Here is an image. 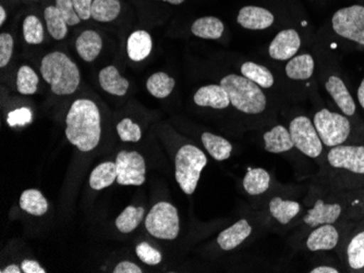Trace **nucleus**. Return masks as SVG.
Segmentation results:
<instances>
[{
    "label": "nucleus",
    "mask_w": 364,
    "mask_h": 273,
    "mask_svg": "<svg viewBox=\"0 0 364 273\" xmlns=\"http://www.w3.org/2000/svg\"><path fill=\"white\" fill-rule=\"evenodd\" d=\"M145 228L155 238L166 240H175L180 230L177 208L166 201L157 203L145 219Z\"/></svg>",
    "instance_id": "obj_6"
},
{
    "label": "nucleus",
    "mask_w": 364,
    "mask_h": 273,
    "mask_svg": "<svg viewBox=\"0 0 364 273\" xmlns=\"http://www.w3.org/2000/svg\"><path fill=\"white\" fill-rule=\"evenodd\" d=\"M224 30V23L216 17L200 18L191 26L193 35L204 40H218L222 38Z\"/></svg>",
    "instance_id": "obj_24"
},
{
    "label": "nucleus",
    "mask_w": 364,
    "mask_h": 273,
    "mask_svg": "<svg viewBox=\"0 0 364 273\" xmlns=\"http://www.w3.org/2000/svg\"><path fill=\"white\" fill-rule=\"evenodd\" d=\"M241 73L243 77L251 79L262 89H271L275 83L273 73L269 71V69L259 65V63L252 62V61L242 63Z\"/></svg>",
    "instance_id": "obj_28"
},
{
    "label": "nucleus",
    "mask_w": 364,
    "mask_h": 273,
    "mask_svg": "<svg viewBox=\"0 0 364 273\" xmlns=\"http://www.w3.org/2000/svg\"><path fill=\"white\" fill-rule=\"evenodd\" d=\"M136 255L139 258L142 260L144 264H150V266H155L159 264L163 260L161 252L156 248L152 247L150 244L141 243L136 246Z\"/></svg>",
    "instance_id": "obj_38"
},
{
    "label": "nucleus",
    "mask_w": 364,
    "mask_h": 273,
    "mask_svg": "<svg viewBox=\"0 0 364 273\" xmlns=\"http://www.w3.org/2000/svg\"><path fill=\"white\" fill-rule=\"evenodd\" d=\"M202 143L208 154L218 162H224L230 157L232 145L230 142L222 136L205 132L201 136Z\"/></svg>",
    "instance_id": "obj_26"
},
{
    "label": "nucleus",
    "mask_w": 364,
    "mask_h": 273,
    "mask_svg": "<svg viewBox=\"0 0 364 273\" xmlns=\"http://www.w3.org/2000/svg\"><path fill=\"white\" fill-rule=\"evenodd\" d=\"M338 240L339 233L336 228L333 224H323L311 232L306 240V247L311 252L332 250L336 247Z\"/></svg>",
    "instance_id": "obj_16"
},
{
    "label": "nucleus",
    "mask_w": 364,
    "mask_h": 273,
    "mask_svg": "<svg viewBox=\"0 0 364 273\" xmlns=\"http://www.w3.org/2000/svg\"><path fill=\"white\" fill-rule=\"evenodd\" d=\"M301 47V38L294 28L280 30L269 46L272 59L278 61L290 60Z\"/></svg>",
    "instance_id": "obj_11"
},
{
    "label": "nucleus",
    "mask_w": 364,
    "mask_h": 273,
    "mask_svg": "<svg viewBox=\"0 0 364 273\" xmlns=\"http://www.w3.org/2000/svg\"><path fill=\"white\" fill-rule=\"evenodd\" d=\"M289 132L294 147L310 158H318L323 152V143L316 126L306 116L291 120Z\"/></svg>",
    "instance_id": "obj_8"
},
{
    "label": "nucleus",
    "mask_w": 364,
    "mask_h": 273,
    "mask_svg": "<svg viewBox=\"0 0 364 273\" xmlns=\"http://www.w3.org/2000/svg\"><path fill=\"white\" fill-rule=\"evenodd\" d=\"M116 180H117L116 162H103L92 171L90 177V186L95 191H101L110 186Z\"/></svg>",
    "instance_id": "obj_27"
},
{
    "label": "nucleus",
    "mask_w": 364,
    "mask_h": 273,
    "mask_svg": "<svg viewBox=\"0 0 364 273\" xmlns=\"http://www.w3.org/2000/svg\"><path fill=\"white\" fill-rule=\"evenodd\" d=\"M285 71L289 79L296 81L309 79L314 72V59L309 54L292 57L286 65Z\"/></svg>",
    "instance_id": "obj_23"
},
{
    "label": "nucleus",
    "mask_w": 364,
    "mask_h": 273,
    "mask_svg": "<svg viewBox=\"0 0 364 273\" xmlns=\"http://www.w3.org/2000/svg\"><path fill=\"white\" fill-rule=\"evenodd\" d=\"M252 233V227L245 219L238 222L220 232L218 238V245L224 250H231L238 247Z\"/></svg>",
    "instance_id": "obj_17"
},
{
    "label": "nucleus",
    "mask_w": 364,
    "mask_h": 273,
    "mask_svg": "<svg viewBox=\"0 0 364 273\" xmlns=\"http://www.w3.org/2000/svg\"><path fill=\"white\" fill-rule=\"evenodd\" d=\"M347 258L349 266L353 270L364 268V231L351 238L347 247Z\"/></svg>",
    "instance_id": "obj_35"
},
{
    "label": "nucleus",
    "mask_w": 364,
    "mask_h": 273,
    "mask_svg": "<svg viewBox=\"0 0 364 273\" xmlns=\"http://www.w3.org/2000/svg\"><path fill=\"white\" fill-rule=\"evenodd\" d=\"M43 79L50 85L56 95H71L80 85V71L67 55L50 52L43 58L41 65Z\"/></svg>",
    "instance_id": "obj_2"
},
{
    "label": "nucleus",
    "mask_w": 364,
    "mask_h": 273,
    "mask_svg": "<svg viewBox=\"0 0 364 273\" xmlns=\"http://www.w3.org/2000/svg\"><path fill=\"white\" fill-rule=\"evenodd\" d=\"M98 81L102 89L112 95L124 96L128 91L129 81L120 75L116 67L108 66L104 68L98 75Z\"/></svg>",
    "instance_id": "obj_21"
},
{
    "label": "nucleus",
    "mask_w": 364,
    "mask_h": 273,
    "mask_svg": "<svg viewBox=\"0 0 364 273\" xmlns=\"http://www.w3.org/2000/svg\"><path fill=\"white\" fill-rule=\"evenodd\" d=\"M21 270L22 269H20L16 264H10L7 268L4 269L1 273H20L22 272Z\"/></svg>",
    "instance_id": "obj_47"
},
{
    "label": "nucleus",
    "mask_w": 364,
    "mask_h": 273,
    "mask_svg": "<svg viewBox=\"0 0 364 273\" xmlns=\"http://www.w3.org/2000/svg\"><path fill=\"white\" fill-rule=\"evenodd\" d=\"M45 21L47 30L50 36L57 40H63L68 33V23L65 21L56 6H49L44 11Z\"/></svg>",
    "instance_id": "obj_30"
},
{
    "label": "nucleus",
    "mask_w": 364,
    "mask_h": 273,
    "mask_svg": "<svg viewBox=\"0 0 364 273\" xmlns=\"http://www.w3.org/2000/svg\"><path fill=\"white\" fill-rule=\"evenodd\" d=\"M193 99L200 107L225 109L230 105L228 94L222 85L210 84L200 87L194 94Z\"/></svg>",
    "instance_id": "obj_14"
},
{
    "label": "nucleus",
    "mask_w": 364,
    "mask_h": 273,
    "mask_svg": "<svg viewBox=\"0 0 364 273\" xmlns=\"http://www.w3.org/2000/svg\"><path fill=\"white\" fill-rule=\"evenodd\" d=\"M32 111L28 108H19L8 113L7 123L9 126H24L32 122Z\"/></svg>",
    "instance_id": "obj_39"
},
{
    "label": "nucleus",
    "mask_w": 364,
    "mask_h": 273,
    "mask_svg": "<svg viewBox=\"0 0 364 273\" xmlns=\"http://www.w3.org/2000/svg\"><path fill=\"white\" fill-rule=\"evenodd\" d=\"M14 38L10 34L3 33L0 35V67L7 66L14 52Z\"/></svg>",
    "instance_id": "obj_41"
},
{
    "label": "nucleus",
    "mask_w": 364,
    "mask_h": 273,
    "mask_svg": "<svg viewBox=\"0 0 364 273\" xmlns=\"http://www.w3.org/2000/svg\"><path fill=\"white\" fill-rule=\"evenodd\" d=\"M153 42L146 30H136L129 36L127 42V52L132 61H142L150 56L152 52Z\"/></svg>",
    "instance_id": "obj_20"
},
{
    "label": "nucleus",
    "mask_w": 364,
    "mask_h": 273,
    "mask_svg": "<svg viewBox=\"0 0 364 273\" xmlns=\"http://www.w3.org/2000/svg\"><path fill=\"white\" fill-rule=\"evenodd\" d=\"M103 40L95 30H85L75 42V50L83 60L92 62L101 54Z\"/></svg>",
    "instance_id": "obj_19"
},
{
    "label": "nucleus",
    "mask_w": 364,
    "mask_h": 273,
    "mask_svg": "<svg viewBox=\"0 0 364 273\" xmlns=\"http://www.w3.org/2000/svg\"><path fill=\"white\" fill-rule=\"evenodd\" d=\"M243 189L251 196L263 194L271 186V175L265 169L247 168L243 179Z\"/></svg>",
    "instance_id": "obj_22"
},
{
    "label": "nucleus",
    "mask_w": 364,
    "mask_h": 273,
    "mask_svg": "<svg viewBox=\"0 0 364 273\" xmlns=\"http://www.w3.org/2000/svg\"><path fill=\"white\" fill-rule=\"evenodd\" d=\"M327 93L332 96L339 109L347 116H353L355 112V104L350 91H348L341 77L332 75L325 83Z\"/></svg>",
    "instance_id": "obj_15"
},
{
    "label": "nucleus",
    "mask_w": 364,
    "mask_h": 273,
    "mask_svg": "<svg viewBox=\"0 0 364 273\" xmlns=\"http://www.w3.org/2000/svg\"><path fill=\"white\" fill-rule=\"evenodd\" d=\"M275 17L269 10L257 6H245L239 11L237 22L247 30H259L271 28Z\"/></svg>",
    "instance_id": "obj_12"
},
{
    "label": "nucleus",
    "mask_w": 364,
    "mask_h": 273,
    "mask_svg": "<svg viewBox=\"0 0 364 273\" xmlns=\"http://www.w3.org/2000/svg\"><path fill=\"white\" fill-rule=\"evenodd\" d=\"M311 273H338L339 271L337 270L336 268H333V267L328 266H320L316 267V268H313L312 270L310 271Z\"/></svg>",
    "instance_id": "obj_45"
},
{
    "label": "nucleus",
    "mask_w": 364,
    "mask_h": 273,
    "mask_svg": "<svg viewBox=\"0 0 364 273\" xmlns=\"http://www.w3.org/2000/svg\"><path fill=\"white\" fill-rule=\"evenodd\" d=\"M175 79L167 73L157 72L147 79L146 89L156 99H166L175 89Z\"/></svg>",
    "instance_id": "obj_31"
},
{
    "label": "nucleus",
    "mask_w": 364,
    "mask_h": 273,
    "mask_svg": "<svg viewBox=\"0 0 364 273\" xmlns=\"http://www.w3.org/2000/svg\"><path fill=\"white\" fill-rule=\"evenodd\" d=\"M116 167L118 184L140 186L145 182L146 166L139 152L122 150L116 158Z\"/></svg>",
    "instance_id": "obj_9"
},
{
    "label": "nucleus",
    "mask_w": 364,
    "mask_h": 273,
    "mask_svg": "<svg viewBox=\"0 0 364 273\" xmlns=\"http://www.w3.org/2000/svg\"><path fill=\"white\" fill-rule=\"evenodd\" d=\"M6 19H7V12H6L5 8L1 6L0 7V26L5 23Z\"/></svg>",
    "instance_id": "obj_48"
},
{
    "label": "nucleus",
    "mask_w": 364,
    "mask_h": 273,
    "mask_svg": "<svg viewBox=\"0 0 364 273\" xmlns=\"http://www.w3.org/2000/svg\"><path fill=\"white\" fill-rule=\"evenodd\" d=\"M20 207L30 215L41 217L48 211V203L38 189H26L20 197Z\"/></svg>",
    "instance_id": "obj_29"
},
{
    "label": "nucleus",
    "mask_w": 364,
    "mask_h": 273,
    "mask_svg": "<svg viewBox=\"0 0 364 273\" xmlns=\"http://www.w3.org/2000/svg\"><path fill=\"white\" fill-rule=\"evenodd\" d=\"M120 10L119 0H93L92 18L98 22H112L117 19Z\"/></svg>",
    "instance_id": "obj_32"
},
{
    "label": "nucleus",
    "mask_w": 364,
    "mask_h": 273,
    "mask_svg": "<svg viewBox=\"0 0 364 273\" xmlns=\"http://www.w3.org/2000/svg\"><path fill=\"white\" fill-rule=\"evenodd\" d=\"M117 132L124 142H139L142 138L140 126L129 118L122 120L118 123Z\"/></svg>",
    "instance_id": "obj_37"
},
{
    "label": "nucleus",
    "mask_w": 364,
    "mask_h": 273,
    "mask_svg": "<svg viewBox=\"0 0 364 273\" xmlns=\"http://www.w3.org/2000/svg\"><path fill=\"white\" fill-rule=\"evenodd\" d=\"M24 40L28 44L38 45L44 40V28L36 16H28L23 21Z\"/></svg>",
    "instance_id": "obj_36"
},
{
    "label": "nucleus",
    "mask_w": 364,
    "mask_h": 273,
    "mask_svg": "<svg viewBox=\"0 0 364 273\" xmlns=\"http://www.w3.org/2000/svg\"><path fill=\"white\" fill-rule=\"evenodd\" d=\"M265 150L272 154H282L289 152L294 147L289 130L284 126H274L272 130L267 131L263 136Z\"/></svg>",
    "instance_id": "obj_18"
},
{
    "label": "nucleus",
    "mask_w": 364,
    "mask_h": 273,
    "mask_svg": "<svg viewBox=\"0 0 364 273\" xmlns=\"http://www.w3.org/2000/svg\"><path fill=\"white\" fill-rule=\"evenodd\" d=\"M144 217V208L129 206L116 219V227L122 233H130L136 230Z\"/></svg>",
    "instance_id": "obj_33"
},
{
    "label": "nucleus",
    "mask_w": 364,
    "mask_h": 273,
    "mask_svg": "<svg viewBox=\"0 0 364 273\" xmlns=\"http://www.w3.org/2000/svg\"><path fill=\"white\" fill-rule=\"evenodd\" d=\"M176 181L186 194H193L201 177L202 170L208 165V158L200 148L193 145L182 146L175 159Z\"/></svg>",
    "instance_id": "obj_4"
},
{
    "label": "nucleus",
    "mask_w": 364,
    "mask_h": 273,
    "mask_svg": "<svg viewBox=\"0 0 364 273\" xmlns=\"http://www.w3.org/2000/svg\"><path fill=\"white\" fill-rule=\"evenodd\" d=\"M73 7H75L80 19L85 20V21L91 19L93 0H73Z\"/></svg>",
    "instance_id": "obj_42"
},
{
    "label": "nucleus",
    "mask_w": 364,
    "mask_h": 273,
    "mask_svg": "<svg viewBox=\"0 0 364 273\" xmlns=\"http://www.w3.org/2000/svg\"><path fill=\"white\" fill-rule=\"evenodd\" d=\"M220 85L228 94L231 105L247 115H259L265 110L267 99L259 85L237 74L223 77Z\"/></svg>",
    "instance_id": "obj_3"
},
{
    "label": "nucleus",
    "mask_w": 364,
    "mask_h": 273,
    "mask_svg": "<svg viewBox=\"0 0 364 273\" xmlns=\"http://www.w3.org/2000/svg\"><path fill=\"white\" fill-rule=\"evenodd\" d=\"M22 271L24 273H45L46 271L40 266L38 262L34 260H24L21 264Z\"/></svg>",
    "instance_id": "obj_44"
},
{
    "label": "nucleus",
    "mask_w": 364,
    "mask_h": 273,
    "mask_svg": "<svg viewBox=\"0 0 364 273\" xmlns=\"http://www.w3.org/2000/svg\"><path fill=\"white\" fill-rule=\"evenodd\" d=\"M163 1L171 4V5H181L185 0H163Z\"/></svg>",
    "instance_id": "obj_49"
},
{
    "label": "nucleus",
    "mask_w": 364,
    "mask_h": 273,
    "mask_svg": "<svg viewBox=\"0 0 364 273\" xmlns=\"http://www.w3.org/2000/svg\"><path fill=\"white\" fill-rule=\"evenodd\" d=\"M38 77L31 67L22 66L16 75V89L22 95H33L38 91Z\"/></svg>",
    "instance_id": "obj_34"
},
{
    "label": "nucleus",
    "mask_w": 364,
    "mask_h": 273,
    "mask_svg": "<svg viewBox=\"0 0 364 273\" xmlns=\"http://www.w3.org/2000/svg\"><path fill=\"white\" fill-rule=\"evenodd\" d=\"M269 213L280 224L290 223L300 213V204L294 201H285L280 197H274L269 201Z\"/></svg>",
    "instance_id": "obj_25"
},
{
    "label": "nucleus",
    "mask_w": 364,
    "mask_h": 273,
    "mask_svg": "<svg viewBox=\"0 0 364 273\" xmlns=\"http://www.w3.org/2000/svg\"><path fill=\"white\" fill-rule=\"evenodd\" d=\"M341 207L338 204H325L322 199L316 201V205L304 217V222L309 227L316 228L323 224H333L339 219Z\"/></svg>",
    "instance_id": "obj_13"
},
{
    "label": "nucleus",
    "mask_w": 364,
    "mask_h": 273,
    "mask_svg": "<svg viewBox=\"0 0 364 273\" xmlns=\"http://www.w3.org/2000/svg\"><path fill=\"white\" fill-rule=\"evenodd\" d=\"M358 101H359L360 106L364 109V79H362L361 84L358 89Z\"/></svg>",
    "instance_id": "obj_46"
},
{
    "label": "nucleus",
    "mask_w": 364,
    "mask_h": 273,
    "mask_svg": "<svg viewBox=\"0 0 364 273\" xmlns=\"http://www.w3.org/2000/svg\"><path fill=\"white\" fill-rule=\"evenodd\" d=\"M313 124L327 147L343 145L350 135L351 126L347 117L325 108L316 112Z\"/></svg>",
    "instance_id": "obj_5"
},
{
    "label": "nucleus",
    "mask_w": 364,
    "mask_h": 273,
    "mask_svg": "<svg viewBox=\"0 0 364 273\" xmlns=\"http://www.w3.org/2000/svg\"><path fill=\"white\" fill-rule=\"evenodd\" d=\"M56 8L63 14L68 26H77L81 21L73 7V0H56Z\"/></svg>",
    "instance_id": "obj_40"
},
{
    "label": "nucleus",
    "mask_w": 364,
    "mask_h": 273,
    "mask_svg": "<svg viewBox=\"0 0 364 273\" xmlns=\"http://www.w3.org/2000/svg\"><path fill=\"white\" fill-rule=\"evenodd\" d=\"M327 160L334 168L364 174V146H335L327 154Z\"/></svg>",
    "instance_id": "obj_10"
},
{
    "label": "nucleus",
    "mask_w": 364,
    "mask_h": 273,
    "mask_svg": "<svg viewBox=\"0 0 364 273\" xmlns=\"http://www.w3.org/2000/svg\"><path fill=\"white\" fill-rule=\"evenodd\" d=\"M140 267L136 266L134 262H122L114 268V273H141Z\"/></svg>",
    "instance_id": "obj_43"
},
{
    "label": "nucleus",
    "mask_w": 364,
    "mask_h": 273,
    "mask_svg": "<svg viewBox=\"0 0 364 273\" xmlns=\"http://www.w3.org/2000/svg\"><path fill=\"white\" fill-rule=\"evenodd\" d=\"M333 30L337 35L364 45V7L353 5L341 8L332 18Z\"/></svg>",
    "instance_id": "obj_7"
},
{
    "label": "nucleus",
    "mask_w": 364,
    "mask_h": 273,
    "mask_svg": "<svg viewBox=\"0 0 364 273\" xmlns=\"http://www.w3.org/2000/svg\"><path fill=\"white\" fill-rule=\"evenodd\" d=\"M65 136L81 152H90L101 140V113L90 99H77L65 118Z\"/></svg>",
    "instance_id": "obj_1"
}]
</instances>
